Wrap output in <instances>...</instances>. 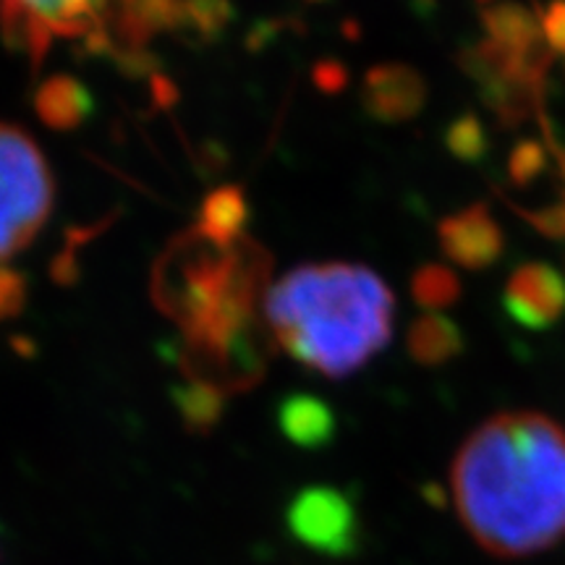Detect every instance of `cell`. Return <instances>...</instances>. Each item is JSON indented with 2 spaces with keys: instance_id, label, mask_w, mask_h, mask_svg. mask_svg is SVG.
Masks as SVG:
<instances>
[{
  "instance_id": "ba28073f",
  "label": "cell",
  "mask_w": 565,
  "mask_h": 565,
  "mask_svg": "<svg viewBox=\"0 0 565 565\" xmlns=\"http://www.w3.org/2000/svg\"><path fill=\"white\" fill-rule=\"evenodd\" d=\"M440 246L445 257L466 270H487L498 265L505 252V236L484 204H471L440 223Z\"/></svg>"
},
{
  "instance_id": "6da1fadb",
  "label": "cell",
  "mask_w": 565,
  "mask_h": 565,
  "mask_svg": "<svg viewBox=\"0 0 565 565\" xmlns=\"http://www.w3.org/2000/svg\"><path fill=\"white\" fill-rule=\"evenodd\" d=\"M456 511L490 555L529 557L565 536V429L536 412L492 416L450 469Z\"/></svg>"
},
{
  "instance_id": "9c48e42d",
  "label": "cell",
  "mask_w": 565,
  "mask_h": 565,
  "mask_svg": "<svg viewBox=\"0 0 565 565\" xmlns=\"http://www.w3.org/2000/svg\"><path fill=\"white\" fill-rule=\"evenodd\" d=\"M427 100V84L406 63H383L366 74L362 103L374 121L401 124L414 118Z\"/></svg>"
},
{
  "instance_id": "9a60e30c",
  "label": "cell",
  "mask_w": 565,
  "mask_h": 565,
  "mask_svg": "<svg viewBox=\"0 0 565 565\" xmlns=\"http://www.w3.org/2000/svg\"><path fill=\"white\" fill-rule=\"evenodd\" d=\"M175 401H179L181 416L186 419L189 429H194V433H207L212 424L221 419L223 393L215 387L192 383L183 387Z\"/></svg>"
},
{
  "instance_id": "5bb4252c",
  "label": "cell",
  "mask_w": 565,
  "mask_h": 565,
  "mask_svg": "<svg viewBox=\"0 0 565 565\" xmlns=\"http://www.w3.org/2000/svg\"><path fill=\"white\" fill-rule=\"evenodd\" d=\"M412 294L416 303L427 309V312H440V309L454 307L461 299V280L448 267L424 265L414 273Z\"/></svg>"
},
{
  "instance_id": "3957f363",
  "label": "cell",
  "mask_w": 565,
  "mask_h": 565,
  "mask_svg": "<svg viewBox=\"0 0 565 565\" xmlns=\"http://www.w3.org/2000/svg\"><path fill=\"white\" fill-rule=\"evenodd\" d=\"M395 301L362 265H303L265 296V320L280 349L324 377L362 370L393 335Z\"/></svg>"
},
{
  "instance_id": "52a82bcc",
  "label": "cell",
  "mask_w": 565,
  "mask_h": 565,
  "mask_svg": "<svg viewBox=\"0 0 565 565\" xmlns=\"http://www.w3.org/2000/svg\"><path fill=\"white\" fill-rule=\"evenodd\" d=\"M503 309L519 328L542 333L565 317V275L547 263H526L505 282Z\"/></svg>"
},
{
  "instance_id": "e0dca14e",
  "label": "cell",
  "mask_w": 565,
  "mask_h": 565,
  "mask_svg": "<svg viewBox=\"0 0 565 565\" xmlns=\"http://www.w3.org/2000/svg\"><path fill=\"white\" fill-rule=\"evenodd\" d=\"M545 168H547L545 147L536 145V141H524V145H519L513 150L508 173H511V179L519 183V186H526V183L540 179V175L545 173Z\"/></svg>"
},
{
  "instance_id": "7a4b0ae2",
  "label": "cell",
  "mask_w": 565,
  "mask_h": 565,
  "mask_svg": "<svg viewBox=\"0 0 565 565\" xmlns=\"http://www.w3.org/2000/svg\"><path fill=\"white\" fill-rule=\"evenodd\" d=\"M267 257L246 238L212 242L204 233L181 238L158 275V299L186 333L189 377L225 395L263 374L257 291Z\"/></svg>"
},
{
  "instance_id": "4fadbf2b",
  "label": "cell",
  "mask_w": 565,
  "mask_h": 565,
  "mask_svg": "<svg viewBox=\"0 0 565 565\" xmlns=\"http://www.w3.org/2000/svg\"><path fill=\"white\" fill-rule=\"evenodd\" d=\"M246 217H249V210H246L242 192L238 189H221V192L210 194L207 202H204L200 228L196 231L210 236L212 242L231 244L242 238Z\"/></svg>"
},
{
  "instance_id": "7c38bea8",
  "label": "cell",
  "mask_w": 565,
  "mask_h": 565,
  "mask_svg": "<svg viewBox=\"0 0 565 565\" xmlns=\"http://www.w3.org/2000/svg\"><path fill=\"white\" fill-rule=\"evenodd\" d=\"M89 95L71 76H53L42 84L38 92V113L40 118L53 129H74L89 113Z\"/></svg>"
},
{
  "instance_id": "ac0fdd59",
  "label": "cell",
  "mask_w": 565,
  "mask_h": 565,
  "mask_svg": "<svg viewBox=\"0 0 565 565\" xmlns=\"http://www.w3.org/2000/svg\"><path fill=\"white\" fill-rule=\"evenodd\" d=\"M547 47L565 61V0H553L540 19Z\"/></svg>"
},
{
  "instance_id": "8992f818",
  "label": "cell",
  "mask_w": 565,
  "mask_h": 565,
  "mask_svg": "<svg viewBox=\"0 0 565 565\" xmlns=\"http://www.w3.org/2000/svg\"><path fill=\"white\" fill-rule=\"evenodd\" d=\"M286 524L294 540L328 557H349L356 553L362 526L356 505L335 487L315 484L301 490L288 503Z\"/></svg>"
},
{
  "instance_id": "277c9868",
  "label": "cell",
  "mask_w": 565,
  "mask_h": 565,
  "mask_svg": "<svg viewBox=\"0 0 565 565\" xmlns=\"http://www.w3.org/2000/svg\"><path fill=\"white\" fill-rule=\"evenodd\" d=\"M53 207V175L30 134L0 124V259L38 236Z\"/></svg>"
},
{
  "instance_id": "2e32d148",
  "label": "cell",
  "mask_w": 565,
  "mask_h": 565,
  "mask_svg": "<svg viewBox=\"0 0 565 565\" xmlns=\"http://www.w3.org/2000/svg\"><path fill=\"white\" fill-rule=\"evenodd\" d=\"M445 145H448V150L463 162H479L487 154V150H490L484 126L477 116H471V113L456 118V121L448 126V131H445Z\"/></svg>"
},
{
  "instance_id": "d6986e66",
  "label": "cell",
  "mask_w": 565,
  "mask_h": 565,
  "mask_svg": "<svg viewBox=\"0 0 565 565\" xmlns=\"http://www.w3.org/2000/svg\"><path fill=\"white\" fill-rule=\"evenodd\" d=\"M21 303V280L17 275L0 270V317L13 315Z\"/></svg>"
},
{
  "instance_id": "30bf717a",
  "label": "cell",
  "mask_w": 565,
  "mask_h": 565,
  "mask_svg": "<svg viewBox=\"0 0 565 565\" xmlns=\"http://www.w3.org/2000/svg\"><path fill=\"white\" fill-rule=\"evenodd\" d=\"M278 427L296 448L317 450L333 443L335 414L322 398L309 393H294L278 406Z\"/></svg>"
},
{
  "instance_id": "8fae6325",
  "label": "cell",
  "mask_w": 565,
  "mask_h": 565,
  "mask_svg": "<svg viewBox=\"0 0 565 565\" xmlns=\"http://www.w3.org/2000/svg\"><path fill=\"white\" fill-rule=\"evenodd\" d=\"M406 345L416 364L440 366L448 364L450 359L461 356L463 333L450 317L440 312H427L412 322Z\"/></svg>"
},
{
  "instance_id": "5b68a950",
  "label": "cell",
  "mask_w": 565,
  "mask_h": 565,
  "mask_svg": "<svg viewBox=\"0 0 565 565\" xmlns=\"http://www.w3.org/2000/svg\"><path fill=\"white\" fill-rule=\"evenodd\" d=\"M110 0H0V24L11 45L40 63L53 40H95L108 26Z\"/></svg>"
}]
</instances>
